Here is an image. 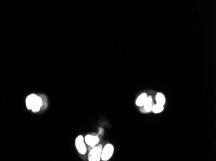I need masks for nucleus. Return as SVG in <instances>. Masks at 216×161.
Segmentation results:
<instances>
[{
  "label": "nucleus",
  "mask_w": 216,
  "mask_h": 161,
  "mask_svg": "<svg viewBox=\"0 0 216 161\" xmlns=\"http://www.w3.org/2000/svg\"><path fill=\"white\" fill-rule=\"evenodd\" d=\"M25 103L27 108L33 112H38L43 106V100L41 97L34 93L30 94L26 98Z\"/></svg>",
  "instance_id": "obj_1"
},
{
  "label": "nucleus",
  "mask_w": 216,
  "mask_h": 161,
  "mask_svg": "<svg viewBox=\"0 0 216 161\" xmlns=\"http://www.w3.org/2000/svg\"><path fill=\"white\" fill-rule=\"evenodd\" d=\"M102 147L101 145L98 146H95L91 150L88 159L89 161H100L101 159V154H102Z\"/></svg>",
  "instance_id": "obj_2"
},
{
  "label": "nucleus",
  "mask_w": 216,
  "mask_h": 161,
  "mask_svg": "<svg viewBox=\"0 0 216 161\" xmlns=\"http://www.w3.org/2000/svg\"><path fill=\"white\" fill-rule=\"evenodd\" d=\"M114 152V147L111 144H106L102 151L101 159L104 161L108 160L113 155Z\"/></svg>",
  "instance_id": "obj_3"
},
{
  "label": "nucleus",
  "mask_w": 216,
  "mask_h": 161,
  "mask_svg": "<svg viewBox=\"0 0 216 161\" xmlns=\"http://www.w3.org/2000/svg\"><path fill=\"white\" fill-rule=\"evenodd\" d=\"M75 145L76 149L80 154L82 155L86 154L87 149L84 143V139L83 136L79 135L77 137L75 141Z\"/></svg>",
  "instance_id": "obj_4"
},
{
  "label": "nucleus",
  "mask_w": 216,
  "mask_h": 161,
  "mask_svg": "<svg viewBox=\"0 0 216 161\" xmlns=\"http://www.w3.org/2000/svg\"><path fill=\"white\" fill-rule=\"evenodd\" d=\"M84 141L86 142L87 144L91 147H95L96 145L98 144L99 143L100 139L97 136L92 135H87L86 136L84 139Z\"/></svg>",
  "instance_id": "obj_5"
},
{
  "label": "nucleus",
  "mask_w": 216,
  "mask_h": 161,
  "mask_svg": "<svg viewBox=\"0 0 216 161\" xmlns=\"http://www.w3.org/2000/svg\"><path fill=\"white\" fill-rule=\"evenodd\" d=\"M148 96L146 93H142L138 97L137 100H136V104L138 106H143Z\"/></svg>",
  "instance_id": "obj_6"
},
{
  "label": "nucleus",
  "mask_w": 216,
  "mask_h": 161,
  "mask_svg": "<svg viewBox=\"0 0 216 161\" xmlns=\"http://www.w3.org/2000/svg\"><path fill=\"white\" fill-rule=\"evenodd\" d=\"M144 108L145 111L146 112H150L151 111L152 106H153V104H152V98L151 97H148L147 99L145 102L144 104Z\"/></svg>",
  "instance_id": "obj_7"
},
{
  "label": "nucleus",
  "mask_w": 216,
  "mask_h": 161,
  "mask_svg": "<svg viewBox=\"0 0 216 161\" xmlns=\"http://www.w3.org/2000/svg\"><path fill=\"white\" fill-rule=\"evenodd\" d=\"M156 102L157 104H160V105L164 106L166 102V99H165L164 95L162 93H157L156 95Z\"/></svg>",
  "instance_id": "obj_8"
},
{
  "label": "nucleus",
  "mask_w": 216,
  "mask_h": 161,
  "mask_svg": "<svg viewBox=\"0 0 216 161\" xmlns=\"http://www.w3.org/2000/svg\"><path fill=\"white\" fill-rule=\"evenodd\" d=\"M163 110H164V106L156 104H153V106H152V108H151V111L153 113H155V114H159V113H161L163 111Z\"/></svg>",
  "instance_id": "obj_9"
}]
</instances>
